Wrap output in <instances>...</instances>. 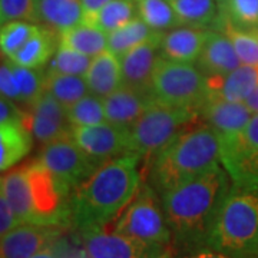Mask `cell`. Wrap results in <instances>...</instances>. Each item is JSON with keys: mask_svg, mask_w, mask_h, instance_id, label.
Returning a JSON list of instances; mask_svg holds the SVG:
<instances>
[{"mask_svg": "<svg viewBox=\"0 0 258 258\" xmlns=\"http://www.w3.org/2000/svg\"><path fill=\"white\" fill-rule=\"evenodd\" d=\"M205 248L230 258H258V186L232 185L222 200Z\"/></svg>", "mask_w": 258, "mask_h": 258, "instance_id": "obj_5", "label": "cell"}, {"mask_svg": "<svg viewBox=\"0 0 258 258\" xmlns=\"http://www.w3.org/2000/svg\"><path fill=\"white\" fill-rule=\"evenodd\" d=\"M201 120L208 123L218 138H228L242 132L252 118V112L244 102H230L208 98L198 112Z\"/></svg>", "mask_w": 258, "mask_h": 258, "instance_id": "obj_16", "label": "cell"}, {"mask_svg": "<svg viewBox=\"0 0 258 258\" xmlns=\"http://www.w3.org/2000/svg\"><path fill=\"white\" fill-rule=\"evenodd\" d=\"M59 46L95 57L108 49V35L89 23H79L59 33Z\"/></svg>", "mask_w": 258, "mask_h": 258, "instance_id": "obj_25", "label": "cell"}, {"mask_svg": "<svg viewBox=\"0 0 258 258\" xmlns=\"http://www.w3.org/2000/svg\"><path fill=\"white\" fill-rule=\"evenodd\" d=\"M68 118L72 126H91L106 122L103 98L88 93L68 108Z\"/></svg>", "mask_w": 258, "mask_h": 258, "instance_id": "obj_34", "label": "cell"}, {"mask_svg": "<svg viewBox=\"0 0 258 258\" xmlns=\"http://www.w3.org/2000/svg\"><path fill=\"white\" fill-rule=\"evenodd\" d=\"M79 258H82V257H79Z\"/></svg>", "mask_w": 258, "mask_h": 258, "instance_id": "obj_45", "label": "cell"}, {"mask_svg": "<svg viewBox=\"0 0 258 258\" xmlns=\"http://www.w3.org/2000/svg\"><path fill=\"white\" fill-rule=\"evenodd\" d=\"M91 56L79 53L76 50L68 47L59 46L56 50L55 57L52 59L49 66V74L74 75V76H85L91 66Z\"/></svg>", "mask_w": 258, "mask_h": 258, "instance_id": "obj_36", "label": "cell"}, {"mask_svg": "<svg viewBox=\"0 0 258 258\" xmlns=\"http://www.w3.org/2000/svg\"><path fill=\"white\" fill-rule=\"evenodd\" d=\"M71 137L98 164L131 154L129 128L108 120L91 126H72Z\"/></svg>", "mask_w": 258, "mask_h": 258, "instance_id": "obj_12", "label": "cell"}, {"mask_svg": "<svg viewBox=\"0 0 258 258\" xmlns=\"http://www.w3.org/2000/svg\"><path fill=\"white\" fill-rule=\"evenodd\" d=\"M181 25L205 29L218 19V2L215 0H169Z\"/></svg>", "mask_w": 258, "mask_h": 258, "instance_id": "obj_28", "label": "cell"}, {"mask_svg": "<svg viewBox=\"0 0 258 258\" xmlns=\"http://www.w3.org/2000/svg\"><path fill=\"white\" fill-rule=\"evenodd\" d=\"M30 258H69V255L66 254L63 247L59 244V241H56L55 244L49 245L42 251H39L37 254L32 255Z\"/></svg>", "mask_w": 258, "mask_h": 258, "instance_id": "obj_40", "label": "cell"}, {"mask_svg": "<svg viewBox=\"0 0 258 258\" xmlns=\"http://www.w3.org/2000/svg\"><path fill=\"white\" fill-rule=\"evenodd\" d=\"M89 92L106 98L122 86V71H120L119 56L111 50H103L95 56L91 66L85 75Z\"/></svg>", "mask_w": 258, "mask_h": 258, "instance_id": "obj_21", "label": "cell"}, {"mask_svg": "<svg viewBox=\"0 0 258 258\" xmlns=\"http://www.w3.org/2000/svg\"><path fill=\"white\" fill-rule=\"evenodd\" d=\"M241 60L231 40L220 30H208L203 52L195 66L207 78L225 76L241 66Z\"/></svg>", "mask_w": 258, "mask_h": 258, "instance_id": "obj_17", "label": "cell"}, {"mask_svg": "<svg viewBox=\"0 0 258 258\" xmlns=\"http://www.w3.org/2000/svg\"><path fill=\"white\" fill-rule=\"evenodd\" d=\"M33 135L28 123L10 122L0 125V169L6 172L19 164L32 149Z\"/></svg>", "mask_w": 258, "mask_h": 258, "instance_id": "obj_22", "label": "cell"}, {"mask_svg": "<svg viewBox=\"0 0 258 258\" xmlns=\"http://www.w3.org/2000/svg\"><path fill=\"white\" fill-rule=\"evenodd\" d=\"M161 39H162V33L119 56L122 85L138 91L149 92L154 69L161 56L159 55Z\"/></svg>", "mask_w": 258, "mask_h": 258, "instance_id": "obj_15", "label": "cell"}, {"mask_svg": "<svg viewBox=\"0 0 258 258\" xmlns=\"http://www.w3.org/2000/svg\"><path fill=\"white\" fill-rule=\"evenodd\" d=\"M221 142V164L237 186H258V113L245 129Z\"/></svg>", "mask_w": 258, "mask_h": 258, "instance_id": "obj_9", "label": "cell"}, {"mask_svg": "<svg viewBox=\"0 0 258 258\" xmlns=\"http://www.w3.org/2000/svg\"><path fill=\"white\" fill-rule=\"evenodd\" d=\"M9 63L12 66V71L16 76V79H18L19 89H20L19 103L25 105L26 109H28L33 103H36L37 99L46 92V74L43 75L36 69L16 64L15 62H12L10 59Z\"/></svg>", "mask_w": 258, "mask_h": 258, "instance_id": "obj_33", "label": "cell"}, {"mask_svg": "<svg viewBox=\"0 0 258 258\" xmlns=\"http://www.w3.org/2000/svg\"><path fill=\"white\" fill-rule=\"evenodd\" d=\"M152 102L154 98L149 92L122 85L119 89L103 98L106 120L119 126L131 128Z\"/></svg>", "mask_w": 258, "mask_h": 258, "instance_id": "obj_18", "label": "cell"}, {"mask_svg": "<svg viewBox=\"0 0 258 258\" xmlns=\"http://www.w3.org/2000/svg\"><path fill=\"white\" fill-rule=\"evenodd\" d=\"M39 22L57 33L82 23V0H37Z\"/></svg>", "mask_w": 258, "mask_h": 258, "instance_id": "obj_23", "label": "cell"}, {"mask_svg": "<svg viewBox=\"0 0 258 258\" xmlns=\"http://www.w3.org/2000/svg\"><path fill=\"white\" fill-rule=\"evenodd\" d=\"M0 20L2 25L13 20H28L36 23L37 0H0Z\"/></svg>", "mask_w": 258, "mask_h": 258, "instance_id": "obj_37", "label": "cell"}, {"mask_svg": "<svg viewBox=\"0 0 258 258\" xmlns=\"http://www.w3.org/2000/svg\"><path fill=\"white\" fill-rule=\"evenodd\" d=\"M112 0H82L83 12H85V18L95 15L98 10H101L105 5H108ZM83 18V19H85Z\"/></svg>", "mask_w": 258, "mask_h": 258, "instance_id": "obj_41", "label": "cell"}, {"mask_svg": "<svg viewBox=\"0 0 258 258\" xmlns=\"http://www.w3.org/2000/svg\"><path fill=\"white\" fill-rule=\"evenodd\" d=\"M208 35L207 29L174 28L162 33L159 55L164 59L182 62V63H197L203 52L204 43Z\"/></svg>", "mask_w": 258, "mask_h": 258, "instance_id": "obj_19", "label": "cell"}, {"mask_svg": "<svg viewBox=\"0 0 258 258\" xmlns=\"http://www.w3.org/2000/svg\"><path fill=\"white\" fill-rule=\"evenodd\" d=\"M200 118L197 112L154 102L129 128L131 154L137 155L147 168L154 159L189 125Z\"/></svg>", "mask_w": 258, "mask_h": 258, "instance_id": "obj_6", "label": "cell"}, {"mask_svg": "<svg viewBox=\"0 0 258 258\" xmlns=\"http://www.w3.org/2000/svg\"><path fill=\"white\" fill-rule=\"evenodd\" d=\"M28 125L33 138L42 145L69 135L72 129L68 109L47 91L28 108Z\"/></svg>", "mask_w": 258, "mask_h": 258, "instance_id": "obj_13", "label": "cell"}, {"mask_svg": "<svg viewBox=\"0 0 258 258\" xmlns=\"http://www.w3.org/2000/svg\"><path fill=\"white\" fill-rule=\"evenodd\" d=\"M0 92H2V98H8L15 102H19L20 99L18 79L12 71L8 57H3V62L0 66Z\"/></svg>", "mask_w": 258, "mask_h": 258, "instance_id": "obj_38", "label": "cell"}, {"mask_svg": "<svg viewBox=\"0 0 258 258\" xmlns=\"http://www.w3.org/2000/svg\"><path fill=\"white\" fill-rule=\"evenodd\" d=\"M19 224L22 222L19 221L13 208L10 207L9 201L6 200L5 195H0V234L2 237L6 235L13 228H16Z\"/></svg>", "mask_w": 258, "mask_h": 258, "instance_id": "obj_39", "label": "cell"}, {"mask_svg": "<svg viewBox=\"0 0 258 258\" xmlns=\"http://www.w3.org/2000/svg\"><path fill=\"white\" fill-rule=\"evenodd\" d=\"M37 159L74 192L101 165L75 142L71 134L43 145Z\"/></svg>", "mask_w": 258, "mask_h": 258, "instance_id": "obj_10", "label": "cell"}, {"mask_svg": "<svg viewBox=\"0 0 258 258\" xmlns=\"http://www.w3.org/2000/svg\"><path fill=\"white\" fill-rule=\"evenodd\" d=\"M46 91L52 93L66 109L88 93H91L85 76L49 72H46Z\"/></svg>", "mask_w": 258, "mask_h": 258, "instance_id": "obj_30", "label": "cell"}, {"mask_svg": "<svg viewBox=\"0 0 258 258\" xmlns=\"http://www.w3.org/2000/svg\"><path fill=\"white\" fill-rule=\"evenodd\" d=\"M139 158L122 155L102 162L75 189L72 224L79 231L106 228L135 198L141 185Z\"/></svg>", "mask_w": 258, "mask_h": 258, "instance_id": "obj_1", "label": "cell"}, {"mask_svg": "<svg viewBox=\"0 0 258 258\" xmlns=\"http://www.w3.org/2000/svg\"><path fill=\"white\" fill-rule=\"evenodd\" d=\"M37 29H39L37 25L28 20H13L2 25V32H0L2 53L6 57L15 55L36 33Z\"/></svg>", "mask_w": 258, "mask_h": 258, "instance_id": "obj_35", "label": "cell"}, {"mask_svg": "<svg viewBox=\"0 0 258 258\" xmlns=\"http://www.w3.org/2000/svg\"><path fill=\"white\" fill-rule=\"evenodd\" d=\"M257 85L258 66L252 64H241L225 76L207 78L208 98L230 102H245Z\"/></svg>", "mask_w": 258, "mask_h": 258, "instance_id": "obj_20", "label": "cell"}, {"mask_svg": "<svg viewBox=\"0 0 258 258\" xmlns=\"http://www.w3.org/2000/svg\"><path fill=\"white\" fill-rule=\"evenodd\" d=\"M221 162V142L205 122L184 129L151 165V181L162 194Z\"/></svg>", "mask_w": 258, "mask_h": 258, "instance_id": "obj_4", "label": "cell"}, {"mask_svg": "<svg viewBox=\"0 0 258 258\" xmlns=\"http://www.w3.org/2000/svg\"><path fill=\"white\" fill-rule=\"evenodd\" d=\"M182 258H230L227 257L225 254H222V252H218V251H214V249H201V251H197V252H194L191 255H186V257Z\"/></svg>", "mask_w": 258, "mask_h": 258, "instance_id": "obj_42", "label": "cell"}, {"mask_svg": "<svg viewBox=\"0 0 258 258\" xmlns=\"http://www.w3.org/2000/svg\"><path fill=\"white\" fill-rule=\"evenodd\" d=\"M244 103L248 106L249 111L252 112V113H258V85H257V88L252 91V93H251L248 98L245 99Z\"/></svg>", "mask_w": 258, "mask_h": 258, "instance_id": "obj_43", "label": "cell"}, {"mask_svg": "<svg viewBox=\"0 0 258 258\" xmlns=\"http://www.w3.org/2000/svg\"><path fill=\"white\" fill-rule=\"evenodd\" d=\"M214 28L228 37L242 64L258 66V30H245L234 26L218 16Z\"/></svg>", "mask_w": 258, "mask_h": 258, "instance_id": "obj_29", "label": "cell"}, {"mask_svg": "<svg viewBox=\"0 0 258 258\" xmlns=\"http://www.w3.org/2000/svg\"><path fill=\"white\" fill-rule=\"evenodd\" d=\"M88 258H149L162 251L161 244L147 242L105 228L79 231Z\"/></svg>", "mask_w": 258, "mask_h": 258, "instance_id": "obj_11", "label": "cell"}, {"mask_svg": "<svg viewBox=\"0 0 258 258\" xmlns=\"http://www.w3.org/2000/svg\"><path fill=\"white\" fill-rule=\"evenodd\" d=\"M2 195L6 197L20 222L63 228L72 224L74 191L39 159L2 176Z\"/></svg>", "mask_w": 258, "mask_h": 258, "instance_id": "obj_3", "label": "cell"}, {"mask_svg": "<svg viewBox=\"0 0 258 258\" xmlns=\"http://www.w3.org/2000/svg\"><path fill=\"white\" fill-rule=\"evenodd\" d=\"M113 231L161 245L168 244L172 237L162 203L158 200L154 188L149 185L139 188L135 198L115 222Z\"/></svg>", "mask_w": 258, "mask_h": 258, "instance_id": "obj_8", "label": "cell"}, {"mask_svg": "<svg viewBox=\"0 0 258 258\" xmlns=\"http://www.w3.org/2000/svg\"><path fill=\"white\" fill-rule=\"evenodd\" d=\"M149 258H174V252H172V249L169 248H164L159 254L157 255H154V257H149Z\"/></svg>", "mask_w": 258, "mask_h": 258, "instance_id": "obj_44", "label": "cell"}, {"mask_svg": "<svg viewBox=\"0 0 258 258\" xmlns=\"http://www.w3.org/2000/svg\"><path fill=\"white\" fill-rule=\"evenodd\" d=\"M138 16L155 32H168L181 25L169 0H137Z\"/></svg>", "mask_w": 258, "mask_h": 258, "instance_id": "obj_31", "label": "cell"}, {"mask_svg": "<svg viewBox=\"0 0 258 258\" xmlns=\"http://www.w3.org/2000/svg\"><path fill=\"white\" fill-rule=\"evenodd\" d=\"M159 33L161 32H155L142 19L137 16L122 28L108 33V50H111L116 56H120Z\"/></svg>", "mask_w": 258, "mask_h": 258, "instance_id": "obj_27", "label": "cell"}, {"mask_svg": "<svg viewBox=\"0 0 258 258\" xmlns=\"http://www.w3.org/2000/svg\"><path fill=\"white\" fill-rule=\"evenodd\" d=\"M63 227L22 222L2 237L0 258H30L59 241Z\"/></svg>", "mask_w": 258, "mask_h": 258, "instance_id": "obj_14", "label": "cell"}, {"mask_svg": "<svg viewBox=\"0 0 258 258\" xmlns=\"http://www.w3.org/2000/svg\"><path fill=\"white\" fill-rule=\"evenodd\" d=\"M149 92L155 101L198 113L208 98L207 76L194 63L174 62L159 56Z\"/></svg>", "mask_w": 258, "mask_h": 258, "instance_id": "obj_7", "label": "cell"}, {"mask_svg": "<svg viewBox=\"0 0 258 258\" xmlns=\"http://www.w3.org/2000/svg\"><path fill=\"white\" fill-rule=\"evenodd\" d=\"M218 16L234 26L258 30V0H218Z\"/></svg>", "mask_w": 258, "mask_h": 258, "instance_id": "obj_32", "label": "cell"}, {"mask_svg": "<svg viewBox=\"0 0 258 258\" xmlns=\"http://www.w3.org/2000/svg\"><path fill=\"white\" fill-rule=\"evenodd\" d=\"M56 47H59V36L56 37L55 30L39 26L36 33L15 55L9 56V59L20 66L37 69L56 53Z\"/></svg>", "mask_w": 258, "mask_h": 258, "instance_id": "obj_24", "label": "cell"}, {"mask_svg": "<svg viewBox=\"0 0 258 258\" xmlns=\"http://www.w3.org/2000/svg\"><path fill=\"white\" fill-rule=\"evenodd\" d=\"M137 16V0H112L95 15L86 16L83 22L99 28L105 33H111L113 30L122 28Z\"/></svg>", "mask_w": 258, "mask_h": 258, "instance_id": "obj_26", "label": "cell"}, {"mask_svg": "<svg viewBox=\"0 0 258 258\" xmlns=\"http://www.w3.org/2000/svg\"><path fill=\"white\" fill-rule=\"evenodd\" d=\"M228 174L220 164L161 194L176 245L205 247L212 221L228 192Z\"/></svg>", "mask_w": 258, "mask_h": 258, "instance_id": "obj_2", "label": "cell"}]
</instances>
